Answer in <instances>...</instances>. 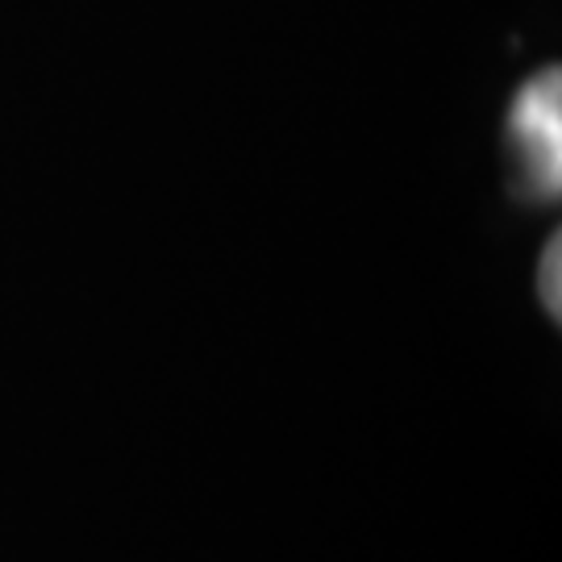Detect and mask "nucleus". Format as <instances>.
Instances as JSON below:
<instances>
[{"mask_svg": "<svg viewBox=\"0 0 562 562\" xmlns=\"http://www.w3.org/2000/svg\"><path fill=\"white\" fill-rule=\"evenodd\" d=\"M508 138L517 146L521 180L533 196H559L562 188V76L550 67L521 88L508 113Z\"/></svg>", "mask_w": 562, "mask_h": 562, "instance_id": "1", "label": "nucleus"}, {"mask_svg": "<svg viewBox=\"0 0 562 562\" xmlns=\"http://www.w3.org/2000/svg\"><path fill=\"white\" fill-rule=\"evenodd\" d=\"M538 283H542L546 313L559 322V317H562V238H559V234H554V238H550V246H546L542 276H538Z\"/></svg>", "mask_w": 562, "mask_h": 562, "instance_id": "2", "label": "nucleus"}]
</instances>
